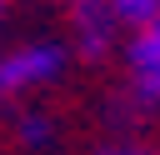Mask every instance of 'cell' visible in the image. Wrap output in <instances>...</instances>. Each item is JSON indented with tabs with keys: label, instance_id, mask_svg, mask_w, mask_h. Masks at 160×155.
I'll return each mask as SVG.
<instances>
[{
	"label": "cell",
	"instance_id": "cell-7",
	"mask_svg": "<svg viewBox=\"0 0 160 155\" xmlns=\"http://www.w3.org/2000/svg\"><path fill=\"white\" fill-rule=\"evenodd\" d=\"M0 10H5V0H0Z\"/></svg>",
	"mask_w": 160,
	"mask_h": 155
},
{
	"label": "cell",
	"instance_id": "cell-6",
	"mask_svg": "<svg viewBox=\"0 0 160 155\" xmlns=\"http://www.w3.org/2000/svg\"><path fill=\"white\" fill-rule=\"evenodd\" d=\"M100 155H155V150H145V145H110V150H100Z\"/></svg>",
	"mask_w": 160,
	"mask_h": 155
},
{
	"label": "cell",
	"instance_id": "cell-2",
	"mask_svg": "<svg viewBox=\"0 0 160 155\" xmlns=\"http://www.w3.org/2000/svg\"><path fill=\"white\" fill-rule=\"evenodd\" d=\"M125 60H130V90L140 105H160V20L140 25L125 45Z\"/></svg>",
	"mask_w": 160,
	"mask_h": 155
},
{
	"label": "cell",
	"instance_id": "cell-3",
	"mask_svg": "<svg viewBox=\"0 0 160 155\" xmlns=\"http://www.w3.org/2000/svg\"><path fill=\"white\" fill-rule=\"evenodd\" d=\"M75 10V35H80V55L100 60L110 50V30H115V15H110V0H70Z\"/></svg>",
	"mask_w": 160,
	"mask_h": 155
},
{
	"label": "cell",
	"instance_id": "cell-4",
	"mask_svg": "<svg viewBox=\"0 0 160 155\" xmlns=\"http://www.w3.org/2000/svg\"><path fill=\"white\" fill-rule=\"evenodd\" d=\"M110 15L140 30V25H150V20H160V0H110Z\"/></svg>",
	"mask_w": 160,
	"mask_h": 155
},
{
	"label": "cell",
	"instance_id": "cell-5",
	"mask_svg": "<svg viewBox=\"0 0 160 155\" xmlns=\"http://www.w3.org/2000/svg\"><path fill=\"white\" fill-rule=\"evenodd\" d=\"M20 140L25 145H45L50 140V120L45 115H20Z\"/></svg>",
	"mask_w": 160,
	"mask_h": 155
},
{
	"label": "cell",
	"instance_id": "cell-1",
	"mask_svg": "<svg viewBox=\"0 0 160 155\" xmlns=\"http://www.w3.org/2000/svg\"><path fill=\"white\" fill-rule=\"evenodd\" d=\"M60 70H65V45H55V40L20 45V50L0 55V100H10L20 90H35V85H50Z\"/></svg>",
	"mask_w": 160,
	"mask_h": 155
}]
</instances>
